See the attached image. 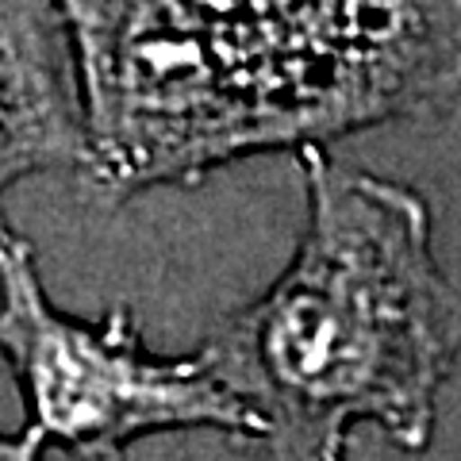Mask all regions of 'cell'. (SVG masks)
<instances>
[{
  "mask_svg": "<svg viewBox=\"0 0 461 461\" xmlns=\"http://www.w3.org/2000/svg\"><path fill=\"white\" fill-rule=\"evenodd\" d=\"M0 350L32 415L27 423L74 461H127L131 442L166 430L266 442L262 415L215 373L204 350L193 357L147 350L127 308L100 320L58 312L32 242L12 227L0 230Z\"/></svg>",
  "mask_w": 461,
  "mask_h": 461,
  "instance_id": "cell-3",
  "label": "cell"
},
{
  "mask_svg": "<svg viewBox=\"0 0 461 461\" xmlns=\"http://www.w3.org/2000/svg\"><path fill=\"white\" fill-rule=\"evenodd\" d=\"M5 50V189L35 173L89 166V104L81 54L62 0H0Z\"/></svg>",
  "mask_w": 461,
  "mask_h": 461,
  "instance_id": "cell-4",
  "label": "cell"
},
{
  "mask_svg": "<svg viewBox=\"0 0 461 461\" xmlns=\"http://www.w3.org/2000/svg\"><path fill=\"white\" fill-rule=\"evenodd\" d=\"M308 220L288 266L208 335L204 357L262 415L277 461H346L354 427L427 450L461 354V296L442 273L427 200L296 154Z\"/></svg>",
  "mask_w": 461,
  "mask_h": 461,
  "instance_id": "cell-2",
  "label": "cell"
},
{
  "mask_svg": "<svg viewBox=\"0 0 461 461\" xmlns=\"http://www.w3.org/2000/svg\"><path fill=\"white\" fill-rule=\"evenodd\" d=\"M47 446H50L47 435L27 423L20 435H5V442H0V461H42Z\"/></svg>",
  "mask_w": 461,
  "mask_h": 461,
  "instance_id": "cell-5",
  "label": "cell"
},
{
  "mask_svg": "<svg viewBox=\"0 0 461 461\" xmlns=\"http://www.w3.org/2000/svg\"><path fill=\"white\" fill-rule=\"evenodd\" d=\"M115 208L254 154H300L461 93V0H62Z\"/></svg>",
  "mask_w": 461,
  "mask_h": 461,
  "instance_id": "cell-1",
  "label": "cell"
}]
</instances>
